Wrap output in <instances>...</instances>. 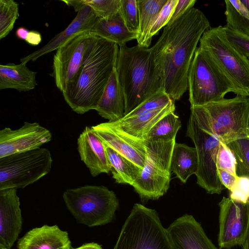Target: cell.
<instances>
[{"instance_id":"ab89813d","label":"cell","mask_w":249,"mask_h":249,"mask_svg":"<svg viewBox=\"0 0 249 249\" xmlns=\"http://www.w3.org/2000/svg\"><path fill=\"white\" fill-rule=\"evenodd\" d=\"M217 172L221 183L229 191H231L235 184L238 176L221 169H217Z\"/></svg>"},{"instance_id":"3957f363","label":"cell","mask_w":249,"mask_h":249,"mask_svg":"<svg viewBox=\"0 0 249 249\" xmlns=\"http://www.w3.org/2000/svg\"><path fill=\"white\" fill-rule=\"evenodd\" d=\"M116 71L125 98V116L151 96L164 91L151 48L120 46Z\"/></svg>"},{"instance_id":"d590c367","label":"cell","mask_w":249,"mask_h":249,"mask_svg":"<svg viewBox=\"0 0 249 249\" xmlns=\"http://www.w3.org/2000/svg\"><path fill=\"white\" fill-rule=\"evenodd\" d=\"M178 0H167L160 12L154 20L150 30L149 39L151 40L155 36L162 27L169 23Z\"/></svg>"},{"instance_id":"30bf717a","label":"cell","mask_w":249,"mask_h":249,"mask_svg":"<svg viewBox=\"0 0 249 249\" xmlns=\"http://www.w3.org/2000/svg\"><path fill=\"white\" fill-rule=\"evenodd\" d=\"M199 47L206 51L232 81L241 95L249 97V59L229 42L222 26L202 35Z\"/></svg>"},{"instance_id":"2e32d148","label":"cell","mask_w":249,"mask_h":249,"mask_svg":"<svg viewBox=\"0 0 249 249\" xmlns=\"http://www.w3.org/2000/svg\"><path fill=\"white\" fill-rule=\"evenodd\" d=\"M91 128L104 143L142 170L146 156L145 141L130 138L107 122L92 126Z\"/></svg>"},{"instance_id":"5b68a950","label":"cell","mask_w":249,"mask_h":249,"mask_svg":"<svg viewBox=\"0 0 249 249\" xmlns=\"http://www.w3.org/2000/svg\"><path fill=\"white\" fill-rule=\"evenodd\" d=\"M188 89L191 107L220 101L229 92L241 95L212 56L199 47L195 53L189 68Z\"/></svg>"},{"instance_id":"f546056e","label":"cell","mask_w":249,"mask_h":249,"mask_svg":"<svg viewBox=\"0 0 249 249\" xmlns=\"http://www.w3.org/2000/svg\"><path fill=\"white\" fill-rule=\"evenodd\" d=\"M181 127V121L174 112H171L160 120L148 133L147 139H176L177 134Z\"/></svg>"},{"instance_id":"c3c4849f","label":"cell","mask_w":249,"mask_h":249,"mask_svg":"<svg viewBox=\"0 0 249 249\" xmlns=\"http://www.w3.org/2000/svg\"><path fill=\"white\" fill-rule=\"evenodd\" d=\"M248 58H249V57Z\"/></svg>"},{"instance_id":"484cf974","label":"cell","mask_w":249,"mask_h":249,"mask_svg":"<svg viewBox=\"0 0 249 249\" xmlns=\"http://www.w3.org/2000/svg\"><path fill=\"white\" fill-rule=\"evenodd\" d=\"M167 0H137L139 15V30L136 38L138 45L148 48L151 27Z\"/></svg>"},{"instance_id":"6da1fadb","label":"cell","mask_w":249,"mask_h":249,"mask_svg":"<svg viewBox=\"0 0 249 249\" xmlns=\"http://www.w3.org/2000/svg\"><path fill=\"white\" fill-rule=\"evenodd\" d=\"M210 23L200 10L192 8L168 24L151 48L164 92L174 101L188 89V75L197 45Z\"/></svg>"},{"instance_id":"f35d334b","label":"cell","mask_w":249,"mask_h":249,"mask_svg":"<svg viewBox=\"0 0 249 249\" xmlns=\"http://www.w3.org/2000/svg\"><path fill=\"white\" fill-rule=\"evenodd\" d=\"M196 1V0H178L168 24L176 20L193 8Z\"/></svg>"},{"instance_id":"d4e9b609","label":"cell","mask_w":249,"mask_h":249,"mask_svg":"<svg viewBox=\"0 0 249 249\" xmlns=\"http://www.w3.org/2000/svg\"><path fill=\"white\" fill-rule=\"evenodd\" d=\"M198 156L196 148L184 143H175L173 147L171 169L183 183L196 173L198 169Z\"/></svg>"},{"instance_id":"ac0fdd59","label":"cell","mask_w":249,"mask_h":249,"mask_svg":"<svg viewBox=\"0 0 249 249\" xmlns=\"http://www.w3.org/2000/svg\"><path fill=\"white\" fill-rule=\"evenodd\" d=\"M97 18L90 7L85 5L69 26L63 31L52 38L45 46L20 59L21 63L35 61L40 57L56 50L69 40L79 34L90 32Z\"/></svg>"},{"instance_id":"4dcf8cb0","label":"cell","mask_w":249,"mask_h":249,"mask_svg":"<svg viewBox=\"0 0 249 249\" xmlns=\"http://www.w3.org/2000/svg\"><path fill=\"white\" fill-rule=\"evenodd\" d=\"M226 144L235 158L237 176L249 177V137L235 140Z\"/></svg>"},{"instance_id":"5bb4252c","label":"cell","mask_w":249,"mask_h":249,"mask_svg":"<svg viewBox=\"0 0 249 249\" xmlns=\"http://www.w3.org/2000/svg\"><path fill=\"white\" fill-rule=\"evenodd\" d=\"M51 132L36 122H25L19 128L0 131V158L39 148L52 140Z\"/></svg>"},{"instance_id":"4fadbf2b","label":"cell","mask_w":249,"mask_h":249,"mask_svg":"<svg viewBox=\"0 0 249 249\" xmlns=\"http://www.w3.org/2000/svg\"><path fill=\"white\" fill-rule=\"evenodd\" d=\"M218 206L219 248L231 249L241 246L249 225V201L243 203L223 196Z\"/></svg>"},{"instance_id":"74e56055","label":"cell","mask_w":249,"mask_h":249,"mask_svg":"<svg viewBox=\"0 0 249 249\" xmlns=\"http://www.w3.org/2000/svg\"><path fill=\"white\" fill-rule=\"evenodd\" d=\"M230 192L229 197L231 199L243 203H248L249 201V177L238 176L235 184Z\"/></svg>"},{"instance_id":"277c9868","label":"cell","mask_w":249,"mask_h":249,"mask_svg":"<svg viewBox=\"0 0 249 249\" xmlns=\"http://www.w3.org/2000/svg\"><path fill=\"white\" fill-rule=\"evenodd\" d=\"M249 97L237 95L201 106L191 107V115L202 130L225 144L248 137Z\"/></svg>"},{"instance_id":"7a4b0ae2","label":"cell","mask_w":249,"mask_h":249,"mask_svg":"<svg viewBox=\"0 0 249 249\" xmlns=\"http://www.w3.org/2000/svg\"><path fill=\"white\" fill-rule=\"evenodd\" d=\"M119 50L116 43L92 34L77 82L71 90L62 93L73 111L82 114L95 110L116 67Z\"/></svg>"},{"instance_id":"b9f144b4","label":"cell","mask_w":249,"mask_h":249,"mask_svg":"<svg viewBox=\"0 0 249 249\" xmlns=\"http://www.w3.org/2000/svg\"><path fill=\"white\" fill-rule=\"evenodd\" d=\"M29 31L26 28L20 27L17 29L16 32V36L20 39L25 41Z\"/></svg>"},{"instance_id":"ee69618b","label":"cell","mask_w":249,"mask_h":249,"mask_svg":"<svg viewBox=\"0 0 249 249\" xmlns=\"http://www.w3.org/2000/svg\"><path fill=\"white\" fill-rule=\"evenodd\" d=\"M243 249H249V225L244 241L241 245Z\"/></svg>"},{"instance_id":"f1b7e54d","label":"cell","mask_w":249,"mask_h":249,"mask_svg":"<svg viewBox=\"0 0 249 249\" xmlns=\"http://www.w3.org/2000/svg\"><path fill=\"white\" fill-rule=\"evenodd\" d=\"M69 6L74 8L75 12L85 5L91 8L97 18H106L120 11L121 0H63Z\"/></svg>"},{"instance_id":"1f68e13d","label":"cell","mask_w":249,"mask_h":249,"mask_svg":"<svg viewBox=\"0 0 249 249\" xmlns=\"http://www.w3.org/2000/svg\"><path fill=\"white\" fill-rule=\"evenodd\" d=\"M18 4L13 0H0V39L5 37L13 29L19 17Z\"/></svg>"},{"instance_id":"52a82bcc","label":"cell","mask_w":249,"mask_h":249,"mask_svg":"<svg viewBox=\"0 0 249 249\" xmlns=\"http://www.w3.org/2000/svg\"><path fill=\"white\" fill-rule=\"evenodd\" d=\"M113 249H175L157 212L135 203Z\"/></svg>"},{"instance_id":"d6a6232c","label":"cell","mask_w":249,"mask_h":249,"mask_svg":"<svg viewBox=\"0 0 249 249\" xmlns=\"http://www.w3.org/2000/svg\"><path fill=\"white\" fill-rule=\"evenodd\" d=\"M173 102L174 101L164 91H160L150 97L124 117H131L142 113L160 109Z\"/></svg>"},{"instance_id":"9c48e42d","label":"cell","mask_w":249,"mask_h":249,"mask_svg":"<svg viewBox=\"0 0 249 249\" xmlns=\"http://www.w3.org/2000/svg\"><path fill=\"white\" fill-rule=\"evenodd\" d=\"M52 161L50 151L40 147L0 158V190L36 182L50 172Z\"/></svg>"},{"instance_id":"60d3db41","label":"cell","mask_w":249,"mask_h":249,"mask_svg":"<svg viewBox=\"0 0 249 249\" xmlns=\"http://www.w3.org/2000/svg\"><path fill=\"white\" fill-rule=\"evenodd\" d=\"M41 40L42 36L39 32L36 31H30L25 41L29 44L35 46L38 45Z\"/></svg>"},{"instance_id":"8992f818","label":"cell","mask_w":249,"mask_h":249,"mask_svg":"<svg viewBox=\"0 0 249 249\" xmlns=\"http://www.w3.org/2000/svg\"><path fill=\"white\" fill-rule=\"evenodd\" d=\"M62 197L76 221L89 227L110 223L119 207L112 191L104 186L85 185L66 190Z\"/></svg>"},{"instance_id":"ba28073f","label":"cell","mask_w":249,"mask_h":249,"mask_svg":"<svg viewBox=\"0 0 249 249\" xmlns=\"http://www.w3.org/2000/svg\"><path fill=\"white\" fill-rule=\"evenodd\" d=\"M145 142L144 166L133 187L142 199L157 200L170 187L171 157L176 141L175 139L148 138Z\"/></svg>"},{"instance_id":"9a60e30c","label":"cell","mask_w":249,"mask_h":249,"mask_svg":"<svg viewBox=\"0 0 249 249\" xmlns=\"http://www.w3.org/2000/svg\"><path fill=\"white\" fill-rule=\"evenodd\" d=\"M167 230L175 249H219L192 215L185 214L178 217Z\"/></svg>"},{"instance_id":"e0dca14e","label":"cell","mask_w":249,"mask_h":249,"mask_svg":"<svg viewBox=\"0 0 249 249\" xmlns=\"http://www.w3.org/2000/svg\"><path fill=\"white\" fill-rule=\"evenodd\" d=\"M17 189L0 190V246L11 249L22 226Z\"/></svg>"},{"instance_id":"7dc6e473","label":"cell","mask_w":249,"mask_h":249,"mask_svg":"<svg viewBox=\"0 0 249 249\" xmlns=\"http://www.w3.org/2000/svg\"><path fill=\"white\" fill-rule=\"evenodd\" d=\"M0 249H9L2 246H0Z\"/></svg>"},{"instance_id":"8fae6325","label":"cell","mask_w":249,"mask_h":249,"mask_svg":"<svg viewBox=\"0 0 249 249\" xmlns=\"http://www.w3.org/2000/svg\"><path fill=\"white\" fill-rule=\"evenodd\" d=\"M186 135L192 140L197 151V184L208 194H220L226 188L219 178L216 165L220 140L201 129L191 114Z\"/></svg>"},{"instance_id":"e575fe53","label":"cell","mask_w":249,"mask_h":249,"mask_svg":"<svg viewBox=\"0 0 249 249\" xmlns=\"http://www.w3.org/2000/svg\"><path fill=\"white\" fill-rule=\"evenodd\" d=\"M216 165L217 169L225 170L237 176L235 158L228 146L221 141L217 157Z\"/></svg>"},{"instance_id":"8d00e7d4","label":"cell","mask_w":249,"mask_h":249,"mask_svg":"<svg viewBox=\"0 0 249 249\" xmlns=\"http://www.w3.org/2000/svg\"><path fill=\"white\" fill-rule=\"evenodd\" d=\"M226 37L231 45L242 55L249 57V36L226 25L223 26Z\"/></svg>"},{"instance_id":"44dd1931","label":"cell","mask_w":249,"mask_h":249,"mask_svg":"<svg viewBox=\"0 0 249 249\" xmlns=\"http://www.w3.org/2000/svg\"><path fill=\"white\" fill-rule=\"evenodd\" d=\"M174 102L155 110L123 117L114 122H107L113 127L134 139L144 141L154 125L167 114L174 112Z\"/></svg>"},{"instance_id":"603a6c76","label":"cell","mask_w":249,"mask_h":249,"mask_svg":"<svg viewBox=\"0 0 249 249\" xmlns=\"http://www.w3.org/2000/svg\"><path fill=\"white\" fill-rule=\"evenodd\" d=\"M90 32L119 47L130 40L136 39L137 37V33L127 28L120 11L106 18H97Z\"/></svg>"},{"instance_id":"83f0119b","label":"cell","mask_w":249,"mask_h":249,"mask_svg":"<svg viewBox=\"0 0 249 249\" xmlns=\"http://www.w3.org/2000/svg\"><path fill=\"white\" fill-rule=\"evenodd\" d=\"M226 26L249 36V11L240 0H225Z\"/></svg>"},{"instance_id":"836d02e7","label":"cell","mask_w":249,"mask_h":249,"mask_svg":"<svg viewBox=\"0 0 249 249\" xmlns=\"http://www.w3.org/2000/svg\"><path fill=\"white\" fill-rule=\"evenodd\" d=\"M120 12L127 28L138 34L139 15L137 0H121Z\"/></svg>"},{"instance_id":"ffe728a7","label":"cell","mask_w":249,"mask_h":249,"mask_svg":"<svg viewBox=\"0 0 249 249\" xmlns=\"http://www.w3.org/2000/svg\"><path fill=\"white\" fill-rule=\"evenodd\" d=\"M17 249H71L68 232L54 225L33 228L19 238Z\"/></svg>"},{"instance_id":"f6af8a7d","label":"cell","mask_w":249,"mask_h":249,"mask_svg":"<svg viewBox=\"0 0 249 249\" xmlns=\"http://www.w3.org/2000/svg\"><path fill=\"white\" fill-rule=\"evenodd\" d=\"M241 1L249 11V0H241Z\"/></svg>"},{"instance_id":"7c38bea8","label":"cell","mask_w":249,"mask_h":249,"mask_svg":"<svg viewBox=\"0 0 249 249\" xmlns=\"http://www.w3.org/2000/svg\"><path fill=\"white\" fill-rule=\"evenodd\" d=\"M91 35L90 32L79 34L60 46L54 54L51 75L62 93L71 90L76 85Z\"/></svg>"},{"instance_id":"d6986e66","label":"cell","mask_w":249,"mask_h":249,"mask_svg":"<svg viewBox=\"0 0 249 249\" xmlns=\"http://www.w3.org/2000/svg\"><path fill=\"white\" fill-rule=\"evenodd\" d=\"M77 149L81 160L92 177L110 171L104 143L91 127L86 126L80 134L77 139Z\"/></svg>"},{"instance_id":"7bdbcfd3","label":"cell","mask_w":249,"mask_h":249,"mask_svg":"<svg viewBox=\"0 0 249 249\" xmlns=\"http://www.w3.org/2000/svg\"><path fill=\"white\" fill-rule=\"evenodd\" d=\"M71 249H103L101 246L99 244L94 243L91 242L88 243H85L79 247L76 248H71Z\"/></svg>"},{"instance_id":"7402d4cb","label":"cell","mask_w":249,"mask_h":249,"mask_svg":"<svg viewBox=\"0 0 249 249\" xmlns=\"http://www.w3.org/2000/svg\"><path fill=\"white\" fill-rule=\"evenodd\" d=\"M99 115L108 122L120 120L125 116L124 93L118 78L116 67L113 71L95 109Z\"/></svg>"},{"instance_id":"4316f807","label":"cell","mask_w":249,"mask_h":249,"mask_svg":"<svg viewBox=\"0 0 249 249\" xmlns=\"http://www.w3.org/2000/svg\"><path fill=\"white\" fill-rule=\"evenodd\" d=\"M103 143L110 166L112 178L115 179V182L133 186L141 176L142 170L133 162Z\"/></svg>"},{"instance_id":"cb8c5ba5","label":"cell","mask_w":249,"mask_h":249,"mask_svg":"<svg viewBox=\"0 0 249 249\" xmlns=\"http://www.w3.org/2000/svg\"><path fill=\"white\" fill-rule=\"evenodd\" d=\"M26 64L0 65V89H11L27 91L35 89L37 85L36 72L29 69Z\"/></svg>"},{"instance_id":"bcb514c9","label":"cell","mask_w":249,"mask_h":249,"mask_svg":"<svg viewBox=\"0 0 249 249\" xmlns=\"http://www.w3.org/2000/svg\"><path fill=\"white\" fill-rule=\"evenodd\" d=\"M247 129H248V135L249 136V114L248 120Z\"/></svg>"}]
</instances>
